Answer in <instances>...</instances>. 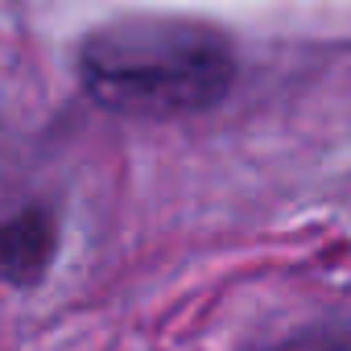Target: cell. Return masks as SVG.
Wrapping results in <instances>:
<instances>
[{"label":"cell","mask_w":351,"mask_h":351,"mask_svg":"<svg viewBox=\"0 0 351 351\" xmlns=\"http://www.w3.org/2000/svg\"><path fill=\"white\" fill-rule=\"evenodd\" d=\"M83 91L116 116L178 120L228 99L236 83V42L203 17L128 13L95 25L79 42Z\"/></svg>","instance_id":"cell-1"},{"label":"cell","mask_w":351,"mask_h":351,"mask_svg":"<svg viewBox=\"0 0 351 351\" xmlns=\"http://www.w3.org/2000/svg\"><path fill=\"white\" fill-rule=\"evenodd\" d=\"M58 252V219L46 207H21L0 219V281L34 285Z\"/></svg>","instance_id":"cell-2"}]
</instances>
